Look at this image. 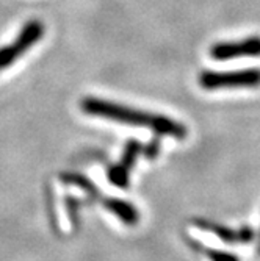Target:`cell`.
<instances>
[{"instance_id":"cell-4","label":"cell","mask_w":260,"mask_h":261,"mask_svg":"<svg viewBox=\"0 0 260 261\" xmlns=\"http://www.w3.org/2000/svg\"><path fill=\"white\" fill-rule=\"evenodd\" d=\"M210 57L214 60H232L240 57H260V38L252 36L237 42H218L211 45Z\"/></svg>"},{"instance_id":"cell-3","label":"cell","mask_w":260,"mask_h":261,"mask_svg":"<svg viewBox=\"0 0 260 261\" xmlns=\"http://www.w3.org/2000/svg\"><path fill=\"white\" fill-rule=\"evenodd\" d=\"M44 35V25L39 20H29L26 25L22 27L19 36L14 39L11 45L2 47L0 49V70L7 69L14 60L22 57L29 49L41 39Z\"/></svg>"},{"instance_id":"cell-6","label":"cell","mask_w":260,"mask_h":261,"mask_svg":"<svg viewBox=\"0 0 260 261\" xmlns=\"http://www.w3.org/2000/svg\"><path fill=\"white\" fill-rule=\"evenodd\" d=\"M141 144L136 141H130L127 147H126V153L123 156V161L114 166L113 169H110V181L116 186H127L129 183V171L132 168V164L135 161V158L138 156V153L141 152Z\"/></svg>"},{"instance_id":"cell-9","label":"cell","mask_w":260,"mask_h":261,"mask_svg":"<svg viewBox=\"0 0 260 261\" xmlns=\"http://www.w3.org/2000/svg\"><path fill=\"white\" fill-rule=\"evenodd\" d=\"M258 253H260V240H258Z\"/></svg>"},{"instance_id":"cell-1","label":"cell","mask_w":260,"mask_h":261,"mask_svg":"<svg viewBox=\"0 0 260 261\" xmlns=\"http://www.w3.org/2000/svg\"><path fill=\"white\" fill-rule=\"evenodd\" d=\"M80 107L89 116H98V117H104V119L114 121L120 124L149 128L158 135H168L177 139H183L186 136V128L183 124L161 114L135 110L126 105H120V103L96 99V97H85Z\"/></svg>"},{"instance_id":"cell-5","label":"cell","mask_w":260,"mask_h":261,"mask_svg":"<svg viewBox=\"0 0 260 261\" xmlns=\"http://www.w3.org/2000/svg\"><path fill=\"white\" fill-rule=\"evenodd\" d=\"M195 224L201 230H207L210 233L217 234L221 241H224L227 244H248L254 240V230L249 227L229 228L221 224H215V222H210L205 219H196Z\"/></svg>"},{"instance_id":"cell-8","label":"cell","mask_w":260,"mask_h":261,"mask_svg":"<svg viewBox=\"0 0 260 261\" xmlns=\"http://www.w3.org/2000/svg\"><path fill=\"white\" fill-rule=\"evenodd\" d=\"M202 253L207 255V258L210 261H240L235 255L227 253V252H221V250H215V249H208V247H201Z\"/></svg>"},{"instance_id":"cell-2","label":"cell","mask_w":260,"mask_h":261,"mask_svg":"<svg viewBox=\"0 0 260 261\" xmlns=\"http://www.w3.org/2000/svg\"><path fill=\"white\" fill-rule=\"evenodd\" d=\"M199 85L204 89L214 91L223 88H255L260 85V69H245L233 72H202Z\"/></svg>"},{"instance_id":"cell-7","label":"cell","mask_w":260,"mask_h":261,"mask_svg":"<svg viewBox=\"0 0 260 261\" xmlns=\"http://www.w3.org/2000/svg\"><path fill=\"white\" fill-rule=\"evenodd\" d=\"M102 203L113 213V215H114L116 218H120V219H121L124 224H127V225H133V224H136L138 219H139V213H138V210H136L132 203H129V202H126V200H120V199H111V197H108V199H104Z\"/></svg>"}]
</instances>
